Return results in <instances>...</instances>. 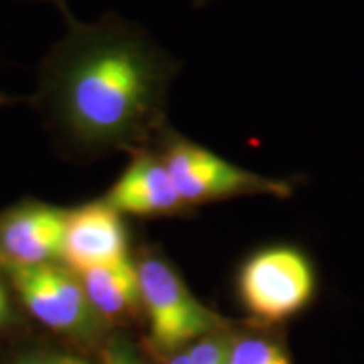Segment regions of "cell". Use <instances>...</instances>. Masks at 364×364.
<instances>
[{
  "mask_svg": "<svg viewBox=\"0 0 364 364\" xmlns=\"http://www.w3.org/2000/svg\"><path fill=\"white\" fill-rule=\"evenodd\" d=\"M65 33L41 59L33 105L58 154L90 164L152 147L169 127L181 61L142 26L108 12L85 22L59 9Z\"/></svg>",
  "mask_w": 364,
  "mask_h": 364,
  "instance_id": "obj_1",
  "label": "cell"
},
{
  "mask_svg": "<svg viewBox=\"0 0 364 364\" xmlns=\"http://www.w3.org/2000/svg\"><path fill=\"white\" fill-rule=\"evenodd\" d=\"M154 147L166 162L181 198L193 209L253 196L290 199L297 188L295 179L263 176L236 166L172 125L162 132Z\"/></svg>",
  "mask_w": 364,
  "mask_h": 364,
  "instance_id": "obj_2",
  "label": "cell"
},
{
  "mask_svg": "<svg viewBox=\"0 0 364 364\" xmlns=\"http://www.w3.org/2000/svg\"><path fill=\"white\" fill-rule=\"evenodd\" d=\"M318 292L316 262L292 243L255 250L236 273V294L253 322L279 327L312 306Z\"/></svg>",
  "mask_w": 364,
  "mask_h": 364,
  "instance_id": "obj_3",
  "label": "cell"
},
{
  "mask_svg": "<svg viewBox=\"0 0 364 364\" xmlns=\"http://www.w3.org/2000/svg\"><path fill=\"white\" fill-rule=\"evenodd\" d=\"M136 268L150 339L161 351H177L233 326L199 302L174 265L157 250H147L136 260Z\"/></svg>",
  "mask_w": 364,
  "mask_h": 364,
  "instance_id": "obj_4",
  "label": "cell"
},
{
  "mask_svg": "<svg viewBox=\"0 0 364 364\" xmlns=\"http://www.w3.org/2000/svg\"><path fill=\"white\" fill-rule=\"evenodd\" d=\"M0 272L22 306L41 324L58 332H88L97 326L80 277L61 263L17 267L0 263Z\"/></svg>",
  "mask_w": 364,
  "mask_h": 364,
  "instance_id": "obj_5",
  "label": "cell"
},
{
  "mask_svg": "<svg viewBox=\"0 0 364 364\" xmlns=\"http://www.w3.org/2000/svg\"><path fill=\"white\" fill-rule=\"evenodd\" d=\"M125 169L102 199L124 216L182 218L194 211L181 198L159 150L144 147L129 154Z\"/></svg>",
  "mask_w": 364,
  "mask_h": 364,
  "instance_id": "obj_6",
  "label": "cell"
},
{
  "mask_svg": "<svg viewBox=\"0 0 364 364\" xmlns=\"http://www.w3.org/2000/svg\"><path fill=\"white\" fill-rule=\"evenodd\" d=\"M68 209L22 199L0 213V263L17 267L59 263Z\"/></svg>",
  "mask_w": 364,
  "mask_h": 364,
  "instance_id": "obj_7",
  "label": "cell"
},
{
  "mask_svg": "<svg viewBox=\"0 0 364 364\" xmlns=\"http://www.w3.org/2000/svg\"><path fill=\"white\" fill-rule=\"evenodd\" d=\"M130 258L125 216L102 198L68 209L63 265L76 273Z\"/></svg>",
  "mask_w": 364,
  "mask_h": 364,
  "instance_id": "obj_8",
  "label": "cell"
},
{
  "mask_svg": "<svg viewBox=\"0 0 364 364\" xmlns=\"http://www.w3.org/2000/svg\"><path fill=\"white\" fill-rule=\"evenodd\" d=\"M78 277L98 317L118 321L144 307L139 268L132 258L91 268Z\"/></svg>",
  "mask_w": 364,
  "mask_h": 364,
  "instance_id": "obj_9",
  "label": "cell"
},
{
  "mask_svg": "<svg viewBox=\"0 0 364 364\" xmlns=\"http://www.w3.org/2000/svg\"><path fill=\"white\" fill-rule=\"evenodd\" d=\"M228 364H294L289 348L277 327L253 322L252 327L233 329Z\"/></svg>",
  "mask_w": 364,
  "mask_h": 364,
  "instance_id": "obj_10",
  "label": "cell"
},
{
  "mask_svg": "<svg viewBox=\"0 0 364 364\" xmlns=\"http://www.w3.org/2000/svg\"><path fill=\"white\" fill-rule=\"evenodd\" d=\"M16 364H90L85 359L71 354H59V353H39L29 354V356L21 358Z\"/></svg>",
  "mask_w": 364,
  "mask_h": 364,
  "instance_id": "obj_11",
  "label": "cell"
},
{
  "mask_svg": "<svg viewBox=\"0 0 364 364\" xmlns=\"http://www.w3.org/2000/svg\"><path fill=\"white\" fill-rule=\"evenodd\" d=\"M11 290L6 275L0 272V331L6 327L12 318V302H11Z\"/></svg>",
  "mask_w": 364,
  "mask_h": 364,
  "instance_id": "obj_12",
  "label": "cell"
},
{
  "mask_svg": "<svg viewBox=\"0 0 364 364\" xmlns=\"http://www.w3.org/2000/svg\"><path fill=\"white\" fill-rule=\"evenodd\" d=\"M167 364H194V363L188 354V351H176V354L169 359V363Z\"/></svg>",
  "mask_w": 364,
  "mask_h": 364,
  "instance_id": "obj_13",
  "label": "cell"
},
{
  "mask_svg": "<svg viewBox=\"0 0 364 364\" xmlns=\"http://www.w3.org/2000/svg\"><path fill=\"white\" fill-rule=\"evenodd\" d=\"M31 2H44V4H53L54 7L61 9L68 6V0H31Z\"/></svg>",
  "mask_w": 364,
  "mask_h": 364,
  "instance_id": "obj_14",
  "label": "cell"
},
{
  "mask_svg": "<svg viewBox=\"0 0 364 364\" xmlns=\"http://www.w3.org/2000/svg\"><path fill=\"white\" fill-rule=\"evenodd\" d=\"M113 361H115V364H135L130 358L124 356V354H115V356H113Z\"/></svg>",
  "mask_w": 364,
  "mask_h": 364,
  "instance_id": "obj_15",
  "label": "cell"
},
{
  "mask_svg": "<svg viewBox=\"0 0 364 364\" xmlns=\"http://www.w3.org/2000/svg\"><path fill=\"white\" fill-rule=\"evenodd\" d=\"M209 2H213V0H193V7L194 9H203V7H206Z\"/></svg>",
  "mask_w": 364,
  "mask_h": 364,
  "instance_id": "obj_16",
  "label": "cell"
},
{
  "mask_svg": "<svg viewBox=\"0 0 364 364\" xmlns=\"http://www.w3.org/2000/svg\"><path fill=\"white\" fill-rule=\"evenodd\" d=\"M4 102H7V98H4V97H0V103H4Z\"/></svg>",
  "mask_w": 364,
  "mask_h": 364,
  "instance_id": "obj_17",
  "label": "cell"
},
{
  "mask_svg": "<svg viewBox=\"0 0 364 364\" xmlns=\"http://www.w3.org/2000/svg\"><path fill=\"white\" fill-rule=\"evenodd\" d=\"M110 364H115V361H113V359H112V363Z\"/></svg>",
  "mask_w": 364,
  "mask_h": 364,
  "instance_id": "obj_18",
  "label": "cell"
}]
</instances>
